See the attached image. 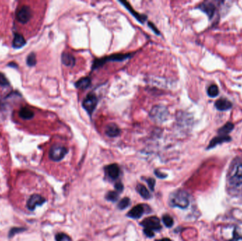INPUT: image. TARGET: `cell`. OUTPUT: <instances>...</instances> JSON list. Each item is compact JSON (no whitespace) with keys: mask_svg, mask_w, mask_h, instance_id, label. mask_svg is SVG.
<instances>
[{"mask_svg":"<svg viewBox=\"0 0 242 241\" xmlns=\"http://www.w3.org/2000/svg\"><path fill=\"white\" fill-rule=\"evenodd\" d=\"M33 16V12L28 6H23L16 13V19L21 23H26Z\"/></svg>","mask_w":242,"mask_h":241,"instance_id":"ba28073f","label":"cell"},{"mask_svg":"<svg viewBox=\"0 0 242 241\" xmlns=\"http://www.w3.org/2000/svg\"><path fill=\"white\" fill-rule=\"evenodd\" d=\"M26 44L24 36L19 33H15L14 40L12 42V47L15 49H19L24 47Z\"/></svg>","mask_w":242,"mask_h":241,"instance_id":"e0dca14e","label":"cell"},{"mask_svg":"<svg viewBox=\"0 0 242 241\" xmlns=\"http://www.w3.org/2000/svg\"><path fill=\"white\" fill-rule=\"evenodd\" d=\"M130 199L128 197H124L121 200L118 202V207L119 209L123 210L127 208L130 206Z\"/></svg>","mask_w":242,"mask_h":241,"instance_id":"484cf974","label":"cell"},{"mask_svg":"<svg viewBox=\"0 0 242 241\" xmlns=\"http://www.w3.org/2000/svg\"><path fill=\"white\" fill-rule=\"evenodd\" d=\"M105 133L110 137H115L120 135V129L116 124H109L105 127Z\"/></svg>","mask_w":242,"mask_h":241,"instance_id":"2e32d148","label":"cell"},{"mask_svg":"<svg viewBox=\"0 0 242 241\" xmlns=\"http://www.w3.org/2000/svg\"><path fill=\"white\" fill-rule=\"evenodd\" d=\"M120 2L123 5V6H124L126 8V9L128 10V11L130 12V14H132L133 16L136 19H137V21H140L141 23H143L147 20V16H146L140 14H139V13H137V12L135 11V9H133L132 7L130 6V4L128 3V2H125V1H121Z\"/></svg>","mask_w":242,"mask_h":241,"instance_id":"5bb4252c","label":"cell"},{"mask_svg":"<svg viewBox=\"0 0 242 241\" xmlns=\"http://www.w3.org/2000/svg\"><path fill=\"white\" fill-rule=\"evenodd\" d=\"M8 67H14V68H17L18 67V65L14 63V62H11V63H9L8 64Z\"/></svg>","mask_w":242,"mask_h":241,"instance_id":"d590c367","label":"cell"},{"mask_svg":"<svg viewBox=\"0 0 242 241\" xmlns=\"http://www.w3.org/2000/svg\"><path fill=\"white\" fill-rule=\"evenodd\" d=\"M215 108L220 111H226L232 108V103L226 98H220L215 103Z\"/></svg>","mask_w":242,"mask_h":241,"instance_id":"9a60e30c","label":"cell"},{"mask_svg":"<svg viewBox=\"0 0 242 241\" xmlns=\"http://www.w3.org/2000/svg\"><path fill=\"white\" fill-rule=\"evenodd\" d=\"M45 202V199L43 197V196L40 195V194H33L28 198L26 206L30 211H33L36 208L37 206H41Z\"/></svg>","mask_w":242,"mask_h":241,"instance_id":"9c48e42d","label":"cell"},{"mask_svg":"<svg viewBox=\"0 0 242 241\" xmlns=\"http://www.w3.org/2000/svg\"><path fill=\"white\" fill-rule=\"evenodd\" d=\"M233 239L231 241H239V240L242 239V236L240 235V233H239V230L238 229H235L234 230V233H233Z\"/></svg>","mask_w":242,"mask_h":241,"instance_id":"4dcf8cb0","label":"cell"},{"mask_svg":"<svg viewBox=\"0 0 242 241\" xmlns=\"http://www.w3.org/2000/svg\"><path fill=\"white\" fill-rule=\"evenodd\" d=\"M61 59L63 63L67 67H72L75 64V58L72 54L69 53H63Z\"/></svg>","mask_w":242,"mask_h":241,"instance_id":"ac0fdd59","label":"cell"},{"mask_svg":"<svg viewBox=\"0 0 242 241\" xmlns=\"http://www.w3.org/2000/svg\"><path fill=\"white\" fill-rule=\"evenodd\" d=\"M162 221L167 228H171L174 225V219L170 215L164 214L162 216Z\"/></svg>","mask_w":242,"mask_h":241,"instance_id":"d4e9b609","label":"cell"},{"mask_svg":"<svg viewBox=\"0 0 242 241\" xmlns=\"http://www.w3.org/2000/svg\"><path fill=\"white\" fill-rule=\"evenodd\" d=\"M231 140V138L228 135L226 136H221L218 135L217 137H215L211 140L209 145L207 147V150H209L211 149H213L216 146H217L218 144H221L225 142H230Z\"/></svg>","mask_w":242,"mask_h":241,"instance_id":"7c38bea8","label":"cell"},{"mask_svg":"<svg viewBox=\"0 0 242 241\" xmlns=\"http://www.w3.org/2000/svg\"><path fill=\"white\" fill-rule=\"evenodd\" d=\"M143 232L145 234L146 236H147L148 238H153L154 236V233L153 230H149L147 229H144Z\"/></svg>","mask_w":242,"mask_h":241,"instance_id":"d6a6232c","label":"cell"},{"mask_svg":"<svg viewBox=\"0 0 242 241\" xmlns=\"http://www.w3.org/2000/svg\"><path fill=\"white\" fill-rule=\"evenodd\" d=\"M140 225L144 227V229H147L151 230H158L161 229V225L160 224V220L156 216H151L144 219L140 223Z\"/></svg>","mask_w":242,"mask_h":241,"instance_id":"52a82bcc","label":"cell"},{"mask_svg":"<svg viewBox=\"0 0 242 241\" xmlns=\"http://www.w3.org/2000/svg\"><path fill=\"white\" fill-rule=\"evenodd\" d=\"M229 181L231 186L236 188L242 185V161L237 162L234 165L230 173Z\"/></svg>","mask_w":242,"mask_h":241,"instance_id":"277c9868","label":"cell"},{"mask_svg":"<svg viewBox=\"0 0 242 241\" xmlns=\"http://www.w3.org/2000/svg\"><path fill=\"white\" fill-rule=\"evenodd\" d=\"M144 212H145V207H144L143 204H138V205L134 206L133 208L128 212L127 216L134 219H140L144 214Z\"/></svg>","mask_w":242,"mask_h":241,"instance_id":"4fadbf2b","label":"cell"},{"mask_svg":"<svg viewBox=\"0 0 242 241\" xmlns=\"http://www.w3.org/2000/svg\"><path fill=\"white\" fill-rule=\"evenodd\" d=\"M55 240L56 241H72L70 237L63 233H58L55 236Z\"/></svg>","mask_w":242,"mask_h":241,"instance_id":"83f0119b","label":"cell"},{"mask_svg":"<svg viewBox=\"0 0 242 241\" xmlns=\"http://www.w3.org/2000/svg\"><path fill=\"white\" fill-rule=\"evenodd\" d=\"M67 152L68 150L66 147L55 144L50 148L49 151V157L53 161H60L65 158Z\"/></svg>","mask_w":242,"mask_h":241,"instance_id":"5b68a950","label":"cell"},{"mask_svg":"<svg viewBox=\"0 0 242 241\" xmlns=\"http://www.w3.org/2000/svg\"><path fill=\"white\" fill-rule=\"evenodd\" d=\"M91 79L89 77H83L75 83V86L79 89H86L91 84Z\"/></svg>","mask_w":242,"mask_h":241,"instance_id":"ffe728a7","label":"cell"},{"mask_svg":"<svg viewBox=\"0 0 242 241\" xmlns=\"http://www.w3.org/2000/svg\"><path fill=\"white\" fill-rule=\"evenodd\" d=\"M154 174L156 175V177L159 178H161V179H164L167 177L166 174H165V173H164L160 172V171L158 170H154Z\"/></svg>","mask_w":242,"mask_h":241,"instance_id":"836d02e7","label":"cell"},{"mask_svg":"<svg viewBox=\"0 0 242 241\" xmlns=\"http://www.w3.org/2000/svg\"><path fill=\"white\" fill-rule=\"evenodd\" d=\"M36 55L34 53H30L27 56L26 58V64L29 67H33L36 64Z\"/></svg>","mask_w":242,"mask_h":241,"instance_id":"cb8c5ba5","label":"cell"},{"mask_svg":"<svg viewBox=\"0 0 242 241\" xmlns=\"http://www.w3.org/2000/svg\"><path fill=\"white\" fill-rule=\"evenodd\" d=\"M19 115L24 120H30L34 116V113L30 109L28 108H22L19 112Z\"/></svg>","mask_w":242,"mask_h":241,"instance_id":"44dd1931","label":"cell"},{"mask_svg":"<svg viewBox=\"0 0 242 241\" xmlns=\"http://www.w3.org/2000/svg\"><path fill=\"white\" fill-rule=\"evenodd\" d=\"M155 241H171V240L169 239L168 238H161V239L156 240Z\"/></svg>","mask_w":242,"mask_h":241,"instance_id":"8d00e7d4","label":"cell"},{"mask_svg":"<svg viewBox=\"0 0 242 241\" xmlns=\"http://www.w3.org/2000/svg\"><path fill=\"white\" fill-rule=\"evenodd\" d=\"M133 55V53H127V54H115L112 55L105 57V58L96 59L93 62V65H92V69H96L99 67L104 65V64L109 61H118L121 62L125 60L126 59L130 58Z\"/></svg>","mask_w":242,"mask_h":241,"instance_id":"3957f363","label":"cell"},{"mask_svg":"<svg viewBox=\"0 0 242 241\" xmlns=\"http://www.w3.org/2000/svg\"><path fill=\"white\" fill-rule=\"evenodd\" d=\"M136 190L137 192L140 194L141 197L145 199H149L151 198V194L145 185L142 184H138L136 187Z\"/></svg>","mask_w":242,"mask_h":241,"instance_id":"7402d4cb","label":"cell"},{"mask_svg":"<svg viewBox=\"0 0 242 241\" xmlns=\"http://www.w3.org/2000/svg\"><path fill=\"white\" fill-rule=\"evenodd\" d=\"M105 171L106 174L109 175L110 178L112 180L117 179L120 174V169L117 164H110L105 167Z\"/></svg>","mask_w":242,"mask_h":241,"instance_id":"8fae6325","label":"cell"},{"mask_svg":"<svg viewBox=\"0 0 242 241\" xmlns=\"http://www.w3.org/2000/svg\"><path fill=\"white\" fill-rule=\"evenodd\" d=\"M219 89L217 85L212 84L209 86L207 89V95L210 98H215L219 95Z\"/></svg>","mask_w":242,"mask_h":241,"instance_id":"603a6c76","label":"cell"},{"mask_svg":"<svg viewBox=\"0 0 242 241\" xmlns=\"http://www.w3.org/2000/svg\"><path fill=\"white\" fill-rule=\"evenodd\" d=\"M149 26H150V28H151V29L154 30V32L156 33V35H159V31L157 29H156V28L155 25H154V24H152V23H151V22L149 23Z\"/></svg>","mask_w":242,"mask_h":241,"instance_id":"e575fe53","label":"cell"},{"mask_svg":"<svg viewBox=\"0 0 242 241\" xmlns=\"http://www.w3.org/2000/svg\"><path fill=\"white\" fill-rule=\"evenodd\" d=\"M145 180H146V182L147 183V184H148V186H149V189H150L151 191H154V186H155V183H156L155 180H154V179L152 178H149L146 179Z\"/></svg>","mask_w":242,"mask_h":241,"instance_id":"f546056e","label":"cell"},{"mask_svg":"<svg viewBox=\"0 0 242 241\" xmlns=\"http://www.w3.org/2000/svg\"><path fill=\"white\" fill-rule=\"evenodd\" d=\"M105 198L109 201L115 202L118 201V198H119V194L116 191H110L106 194Z\"/></svg>","mask_w":242,"mask_h":241,"instance_id":"4316f807","label":"cell"},{"mask_svg":"<svg viewBox=\"0 0 242 241\" xmlns=\"http://www.w3.org/2000/svg\"><path fill=\"white\" fill-rule=\"evenodd\" d=\"M169 202L172 207L186 209L189 206V196L186 191L176 190L169 196Z\"/></svg>","mask_w":242,"mask_h":241,"instance_id":"6da1fadb","label":"cell"},{"mask_svg":"<svg viewBox=\"0 0 242 241\" xmlns=\"http://www.w3.org/2000/svg\"><path fill=\"white\" fill-rule=\"evenodd\" d=\"M98 104V98L93 93H90L84 98L82 102V106L89 115L93 114Z\"/></svg>","mask_w":242,"mask_h":241,"instance_id":"8992f818","label":"cell"},{"mask_svg":"<svg viewBox=\"0 0 242 241\" xmlns=\"http://www.w3.org/2000/svg\"><path fill=\"white\" fill-rule=\"evenodd\" d=\"M0 86H9V81L7 80V79L5 77L4 75L0 72Z\"/></svg>","mask_w":242,"mask_h":241,"instance_id":"f1b7e54d","label":"cell"},{"mask_svg":"<svg viewBox=\"0 0 242 241\" xmlns=\"http://www.w3.org/2000/svg\"><path fill=\"white\" fill-rule=\"evenodd\" d=\"M169 115V113L168 109L163 105L154 106L149 112V117L156 123H164L167 120Z\"/></svg>","mask_w":242,"mask_h":241,"instance_id":"7a4b0ae2","label":"cell"},{"mask_svg":"<svg viewBox=\"0 0 242 241\" xmlns=\"http://www.w3.org/2000/svg\"><path fill=\"white\" fill-rule=\"evenodd\" d=\"M234 128V124L231 123V122H227L225 124L220 127L218 129V134L219 135L221 136H226L228 134H230V132H232V130Z\"/></svg>","mask_w":242,"mask_h":241,"instance_id":"d6986e66","label":"cell"},{"mask_svg":"<svg viewBox=\"0 0 242 241\" xmlns=\"http://www.w3.org/2000/svg\"><path fill=\"white\" fill-rule=\"evenodd\" d=\"M114 188H115V191H116L117 192L120 193V192H122L123 191V189H124V186H123L122 183L118 182V183H115Z\"/></svg>","mask_w":242,"mask_h":241,"instance_id":"1f68e13d","label":"cell"},{"mask_svg":"<svg viewBox=\"0 0 242 241\" xmlns=\"http://www.w3.org/2000/svg\"><path fill=\"white\" fill-rule=\"evenodd\" d=\"M198 9L201 10L202 12L207 15L210 19L214 17L216 12L215 4L212 2H204L198 6Z\"/></svg>","mask_w":242,"mask_h":241,"instance_id":"30bf717a","label":"cell"}]
</instances>
